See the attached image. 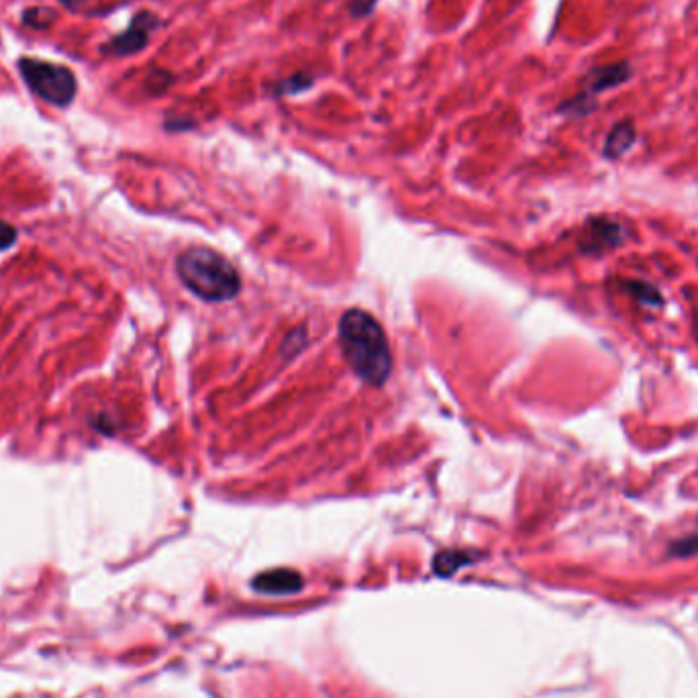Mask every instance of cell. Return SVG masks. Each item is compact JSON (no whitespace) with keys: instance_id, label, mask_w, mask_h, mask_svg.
<instances>
[{"instance_id":"obj_4","label":"cell","mask_w":698,"mask_h":698,"mask_svg":"<svg viewBox=\"0 0 698 698\" xmlns=\"http://www.w3.org/2000/svg\"><path fill=\"white\" fill-rule=\"evenodd\" d=\"M162 25L160 17L152 11H139L129 27L111 37L109 41H105L101 45V54L105 56H111V58H129V56H135L139 52H143V49L147 47L149 39H152V33Z\"/></svg>"},{"instance_id":"obj_10","label":"cell","mask_w":698,"mask_h":698,"mask_svg":"<svg viewBox=\"0 0 698 698\" xmlns=\"http://www.w3.org/2000/svg\"><path fill=\"white\" fill-rule=\"evenodd\" d=\"M623 290L643 307L650 309H662L664 307V296L662 292L654 286L641 280H623Z\"/></svg>"},{"instance_id":"obj_15","label":"cell","mask_w":698,"mask_h":698,"mask_svg":"<svg viewBox=\"0 0 698 698\" xmlns=\"http://www.w3.org/2000/svg\"><path fill=\"white\" fill-rule=\"evenodd\" d=\"M17 241V229L7 221H0V252H5Z\"/></svg>"},{"instance_id":"obj_11","label":"cell","mask_w":698,"mask_h":698,"mask_svg":"<svg viewBox=\"0 0 698 698\" xmlns=\"http://www.w3.org/2000/svg\"><path fill=\"white\" fill-rule=\"evenodd\" d=\"M315 76L307 70H301V72H294L282 80H278L274 86H272V94L276 98H284V96H296V94H303V92H309L313 86H315Z\"/></svg>"},{"instance_id":"obj_16","label":"cell","mask_w":698,"mask_h":698,"mask_svg":"<svg viewBox=\"0 0 698 698\" xmlns=\"http://www.w3.org/2000/svg\"><path fill=\"white\" fill-rule=\"evenodd\" d=\"M194 125L196 123L192 119H186V117H170V119H166V129L168 131H188Z\"/></svg>"},{"instance_id":"obj_3","label":"cell","mask_w":698,"mask_h":698,"mask_svg":"<svg viewBox=\"0 0 698 698\" xmlns=\"http://www.w3.org/2000/svg\"><path fill=\"white\" fill-rule=\"evenodd\" d=\"M17 70L25 86L43 103L58 109H66L74 103L78 94V80L68 66L23 56L17 60Z\"/></svg>"},{"instance_id":"obj_14","label":"cell","mask_w":698,"mask_h":698,"mask_svg":"<svg viewBox=\"0 0 698 698\" xmlns=\"http://www.w3.org/2000/svg\"><path fill=\"white\" fill-rule=\"evenodd\" d=\"M378 7V0H347L349 15L354 19H366L370 17Z\"/></svg>"},{"instance_id":"obj_1","label":"cell","mask_w":698,"mask_h":698,"mask_svg":"<svg viewBox=\"0 0 698 698\" xmlns=\"http://www.w3.org/2000/svg\"><path fill=\"white\" fill-rule=\"evenodd\" d=\"M339 347L345 362L366 384L382 386L392 370V354L380 323L366 311H345L339 319Z\"/></svg>"},{"instance_id":"obj_5","label":"cell","mask_w":698,"mask_h":698,"mask_svg":"<svg viewBox=\"0 0 698 698\" xmlns=\"http://www.w3.org/2000/svg\"><path fill=\"white\" fill-rule=\"evenodd\" d=\"M625 239H627V233L621 223L611 221L607 217H592L584 223L578 245L582 249V254L601 256L621 247Z\"/></svg>"},{"instance_id":"obj_7","label":"cell","mask_w":698,"mask_h":698,"mask_svg":"<svg viewBox=\"0 0 698 698\" xmlns=\"http://www.w3.org/2000/svg\"><path fill=\"white\" fill-rule=\"evenodd\" d=\"M635 141H637V127H635L633 119L627 117V119L617 121L605 139V147H603L605 160H609V162L621 160L635 145Z\"/></svg>"},{"instance_id":"obj_8","label":"cell","mask_w":698,"mask_h":698,"mask_svg":"<svg viewBox=\"0 0 698 698\" xmlns=\"http://www.w3.org/2000/svg\"><path fill=\"white\" fill-rule=\"evenodd\" d=\"M254 588L266 594H292L303 588V576L294 570H272L254 580Z\"/></svg>"},{"instance_id":"obj_6","label":"cell","mask_w":698,"mask_h":698,"mask_svg":"<svg viewBox=\"0 0 698 698\" xmlns=\"http://www.w3.org/2000/svg\"><path fill=\"white\" fill-rule=\"evenodd\" d=\"M635 76L633 66L627 60L621 62H613L607 66H594L590 68L582 80H580V88L592 96L609 92L613 88H619L627 82H631V78Z\"/></svg>"},{"instance_id":"obj_17","label":"cell","mask_w":698,"mask_h":698,"mask_svg":"<svg viewBox=\"0 0 698 698\" xmlns=\"http://www.w3.org/2000/svg\"><path fill=\"white\" fill-rule=\"evenodd\" d=\"M90 3V0H60V5L64 7V9H68V11H78L80 7H84V5H88Z\"/></svg>"},{"instance_id":"obj_9","label":"cell","mask_w":698,"mask_h":698,"mask_svg":"<svg viewBox=\"0 0 698 698\" xmlns=\"http://www.w3.org/2000/svg\"><path fill=\"white\" fill-rule=\"evenodd\" d=\"M598 98L580 90L578 94L566 98V101L556 109L558 115L562 117H570V119H584V117H590L598 111Z\"/></svg>"},{"instance_id":"obj_13","label":"cell","mask_w":698,"mask_h":698,"mask_svg":"<svg viewBox=\"0 0 698 698\" xmlns=\"http://www.w3.org/2000/svg\"><path fill=\"white\" fill-rule=\"evenodd\" d=\"M172 84H174V74L172 72H168L164 68H154V70L147 72L143 88H145L147 94L158 96V94H164Z\"/></svg>"},{"instance_id":"obj_2","label":"cell","mask_w":698,"mask_h":698,"mask_svg":"<svg viewBox=\"0 0 698 698\" xmlns=\"http://www.w3.org/2000/svg\"><path fill=\"white\" fill-rule=\"evenodd\" d=\"M182 284L205 303H227L239 294L241 280L235 266L209 247H190L176 260Z\"/></svg>"},{"instance_id":"obj_12","label":"cell","mask_w":698,"mask_h":698,"mask_svg":"<svg viewBox=\"0 0 698 698\" xmlns=\"http://www.w3.org/2000/svg\"><path fill=\"white\" fill-rule=\"evenodd\" d=\"M21 21H23V25H27L31 29L47 31L56 25L58 13L54 9H47V7H27L21 15Z\"/></svg>"}]
</instances>
